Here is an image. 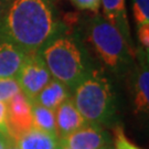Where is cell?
Listing matches in <instances>:
<instances>
[{"mask_svg":"<svg viewBox=\"0 0 149 149\" xmlns=\"http://www.w3.org/2000/svg\"><path fill=\"white\" fill-rule=\"evenodd\" d=\"M60 30L53 0H11L0 22V39L30 54L39 52Z\"/></svg>","mask_w":149,"mask_h":149,"instance_id":"1","label":"cell"},{"mask_svg":"<svg viewBox=\"0 0 149 149\" xmlns=\"http://www.w3.org/2000/svg\"><path fill=\"white\" fill-rule=\"evenodd\" d=\"M51 76L70 91L92 71L90 59L81 41L73 34L58 31L39 51Z\"/></svg>","mask_w":149,"mask_h":149,"instance_id":"2","label":"cell"},{"mask_svg":"<svg viewBox=\"0 0 149 149\" xmlns=\"http://www.w3.org/2000/svg\"><path fill=\"white\" fill-rule=\"evenodd\" d=\"M73 102L88 124L103 126L116 114L113 87L101 72L92 70L74 87Z\"/></svg>","mask_w":149,"mask_h":149,"instance_id":"3","label":"cell"},{"mask_svg":"<svg viewBox=\"0 0 149 149\" xmlns=\"http://www.w3.org/2000/svg\"><path fill=\"white\" fill-rule=\"evenodd\" d=\"M87 38L105 65L116 73L124 72L133 62L135 53L132 52L119 31L103 16L97 15L91 19Z\"/></svg>","mask_w":149,"mask_h":149,"instance_id":"4","label":"cell"},{"mask_svg":"<svg viewBox=\"0 0 149 149\" xmlns=\"http://www.w3.org/2000/svg\"><path fill=\"white\" fill-rule=\"evenodd\" d=\"M21 92L30 101L48 84L52 76L39 52L27 54L16 76Z\"/></svg>","mask_w":149,"mask_h":149,"instance_id":"5","label":"cell"},{"mask_svg":"<svg viewBox=\"0 0 149 149\" xmlns=\"http://www.w3.org/2000/svg\"><path fill=\"white\" fill-rule=\"evenodd\" d=\"M33 103L22 92L15 95L7 103V122L9 136L12 141L33 128Z\"/></svg>","mask_w":149,"mask_h":149,"instance_id":"6","label":"cell"},{"mask_svg":"<svg viewBox=\"0 0 149 149\" xmlns=\"http://www.w3.org/2000/svg\"><path fill=\"white\" fill-rule=\"evenodd\" d=\"M60 145L71 149H105L111 146V137L103 126L87 124L68 137L60 139Z\"/></svg>","mask_w":149,"mask_h":149,"instance_id":"7","label":"cell"},{"mask_svg":"<svg viewBox=\"0 0 149 149\" xmlns=\"http://www.w3.org/2000/svg\"><path fill=\"white\" fill-rule=\"evenodd\" d=\"M87 124L88 123L81 115L71 97L55 109V134L59 140L68 137Z\"/></svg>","mask_w":149,"mask_h":149,"instance_id":"8","label":"cell"},{"mask_svg":"<svg viewBox=\"0 0 149 149\" xmlns=\"http://www.w3.org/2000/svg\"><path fill=\"white\" fill-rule=\"evenodd\" d=\"M137 73L134 79V108L136 114L148 113L149 109V69L148 54L138 50Z\"/></svg>","mask_w":149,"mask_h":149,"instance_id":"9","label":"cell"},{"mask_svg":"<svg viewBox=\"0 0 149 149\" xmlns=\"http://www.w3.org/2000/svg\"><path fill=\"white\" fill-rule=\"evenodd\" d=\"M101 8L103 10V18L117 29L132 52L136 54L128 23L126 0H102Z\"/></svg>","mask_w":149,"mask_h":149,"instance_id":"10","label":"cell"},{"mask_svg":"<svg viewBox=\"0 0 149 149\" xmlns=\"http://www.w3.org/2000/svg\"><path fill=\"white\" fill-rule=\"evenodd\" d=\"M26 56L15 44L0 39V77H16Z\"/></svg>","mask_w":149,"mask_h":149,"instance_id":"11","label":"cell"},{"mask_svg":"<svg viewBox=\"0 0 149 149\" xmlns=\"http://www.w3.org/2000/svg\"><path fill=\"white\" fill-rule=\"evenodd\" d=\"M70 97L71 93L69 87L52 77L32 102L55 112V109Z\"/></svg>","mask_w":149,"mask_h":149,"instance_id":"12","label":"cell"},{"mask_svg":"<svg viewBox=\"0 0 149 149\" xmlns=\"http://www.w3.org/2000/svg\"><path fill=\"white\" fill-rule=\"evenodd\" d=\"M19 149H59V138L52 134L45 133L40 129L31 128L20 137L13 140Z\"/></svg>","mask_w":149,"mask_h":149,"instance_id":"13","label":"cell"},{"mask_svg":"<svg viewBox=\"0 0 149 149\" xmlns=\"http://www.w3.org/2000/svg\"><path fill=\"white\" fill-rule=\"evenodd\" d=\"M33 103V102H32ZM32 122L33 128L45 133L55 135V112L33 103L32 106Z\"/></svg>","mask_w":149,"mask_h":149,"instance_id":"14","label":"cell"},{"mask_svg":"<svg viewBox=\"0 0 149 149\" xmlns=\"http://www.w3.org/2000/svg\"><path fill=\"white\" fill-rule=\"evenodd\" d=\"M21 92L16 77H0V102L7 104L11 98Z\"/></svg>","mask_w":149,"mask_h":149,"instance_id":"15","label":"cell"},{"mask_svg":"<svg viewBox=\"0 0 149 149\" xmlns=\"http://www.w3.org/2000/svg\"><path fill=\"white\" fill-rule=\"evenodd\" d=\"M132 9L137 27L149 24V0H132Z\"/></svg>","mask_w":149,"mask_h":149,"instance_id":"16","label":"cell"},{"mask_svg":"<svg viewBox=\"0 0 149 149\" xmlns=\"http://www.w3.org/2000/svg\"><path fill=\"white\" fill-rule=\"evenodd\" d=\"M113 138H114V149H141L135 145L126 136L122 125H116L113 129Z\"/></svg>","mask_w":149,"mask_h":149,"instance_id":"17","label":"cell"},{"mask_svg":"<svg viewBox=\"0 0 149 149\" xmlns=\"http://www.w3.org/2000/svg\"><path fill=\"white\" fill-rule=\"evenodd\" d=\"M71 3L81 10H90L97 13L101 9L102 0H70Z\"/></svg>","mask_w":149,"mask_h":149,"instance_id":"18","label":"cell"},{"mask_svg":"<svg viewBox=\"0 0 149 149\" xmlns=\"http://www.w3.org/2000/svg\"><path fill=\"white\" fill-rule=\"evenodd\" d=\"M137 36H138V40L143 50H144L146 54L149 52V24H143L137 27Z\"/></svg>","mask_w":149,"mask_h":149,"instance_id":"19","label":"cell"},{"mask_svg":"<svg viewBox=\"0 0 149 149\" xmlns=\"http://www.w3.org/2000/svg\"><path fill=\"white\" fill-rule=\"evenodd\" d=\"M0 135L7 139H11L9 136L8 122H7V104L1 102H0Z\"/></svg>","mask_w":149,"mask_h":149,"instance_id":"20","label":"cell"},{"mask_svg":"<svg viewBox=\"0 0 149 149\" xmlns=\"http://www.w3.org/2000/svg\"><path fill=\"white\" fill-rule=\"evenodd\" d=\"M11 0H0V22L2 20V18L5 16L6 11L8 9V7L10 5Z\"/></svg>","mask_w":149,"mask_h":149,"instance_id":"21","label":"cell"},{"mask_svg":"<svg viewBox=\"0 0 149 149\" xmlns=\"http://www.w3.org/2000/svg\"><path fill=\"white\" fill-rule=\"evenodd\" d=\"M11 141V139H7L3 136L0 135V149H7L8 144Z\"/></svg>","mask_w":149,"mask_h":149,"instance_id":"22","label":"cell"},{"mask_svg":"<svg viewBox=\"0 0 149 149\" xmlns=\"http://www.w3.org/2000/svg\"><path fill=\"white\" fill-rule=\"evenodd\" d=\"M7 149H19V148H18L16 145H15V143L11 140L10 143L8 144V147H7Z\"/></svg>","mask_w":149,"mask_h":149,"instance_id":"23","label":"cell"},{"mask_svg":"<svg viewBox=\"0 0 149 149\" xmlns=\"http://www.w3.org/2000/svg\"><path fill=\"white\" fill-rule=\"evenodd\" d=\"M59 149H71V148H68V147H65V146H62V145H60V148Z\"/></svg>","mask_w":149,"mask_h":149,"instance_id":"24","label":"cell"},{"mask_svg":"<svg viewBox=\"0 0 149 149\" xmlns=\"http://www.w3.org/2000/svg\"><path fill=\"white\" fill-rule=\"evenodd\" d=\"M105 149H114V148H113L112 146H108V147H106V148H105Z\"/></svg>","mask_w":149,"mask_h":149,"instance_id":"25","label":"cell"}]
</instances>
